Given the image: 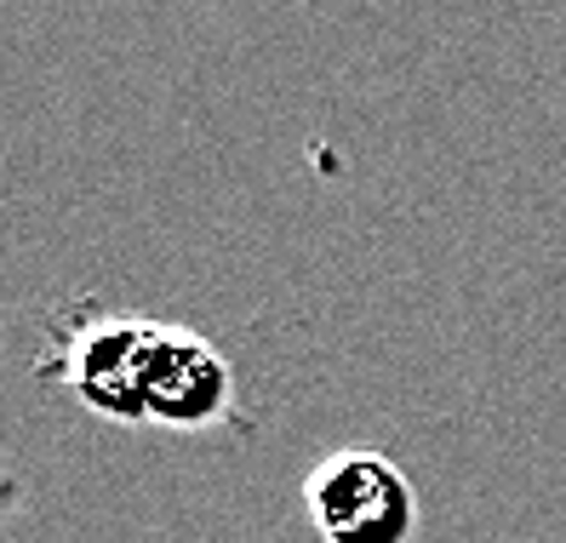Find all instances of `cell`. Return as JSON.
<instances>
[{
	"label": "cell",
	"instance_id": "6da1fadb",
	"mask_svg": "<svg viewBox=\"0 0 566 543\" xmlns=\"http://www.w3.org/2000/svg\"><path fill=\"white\" fill-rule=\"evenodd\" d=\"M304 515L321 543H412L423 509L389 452L344 447L304 474Z\"/></svg>",
	"mask_w": 566,
	"mask_h": 543
},
{
	"label": "cell",
	"instance_id": "7a4b0ae2",
	"mask_svg": "<svg viewBox=\"0 0 566 543\" xmlns=\"http://www.w3.org/2000/svg\"><path fill=\"white\" fill-rule=\"evenodd\" d=\"M155 321L120 315V310H81L57 315L46 332V355L35 361L41 378L63 384L81 406H92L109 424H144L138 413V378Z\"/></svg>",
	"mask_w": 566,
	"mask_h": 543
},
{
	"label": "cell",
	"instance_id": "3957f363",
	"mask_svg": "<svg viewBox=\"0 0 566 543\" xmlns=\"http://www.w3.org/2000/svg\"><path fill=\"white\" fill-rule=\"evenodd\" d=\"M138 413L155 429H218L235 424V366L201 332L155 321L138 378Z\"/></svg>",
	"mask_w": 566,
	"mask_h": 543
},
{
	"label": "cell",
	"instance_id": "277c9868",
	"mask_svg": "<svg viewBox=\"0 0 566 543\" xmlns=\"http://www.w3.org/2000/svg\"><path fill=\"white\" fill-rule=\"evenodd\" d=\"M18 503H23V481H18V469L7 463V452H0V521H7Z\"/></svg>",
	"mask_w": 566,
	"mask_h": 543
}]
</instances>
